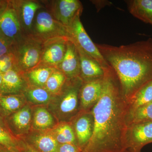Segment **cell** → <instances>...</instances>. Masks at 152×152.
I'll list each match as a JSON object with an SVG mask.
<instances>
[{"mask_svg":"<svg viewBox=\"0 0 152 152\" xmlns=\"http://www.w3.org/2000/svg\"><path fill=\"white\" fill-rule=\"evenodd\" d=\"M128 110L114 71L105 73L102 94L91 110L92 135L83 152H126Z\"/></svg>","mask_w":152,"mask_h":152,"instance_id":"1","label":"cell"},{"mask_svg":"<svg viewBox=\"0 0 152 152\" xmlns=\"http://www.w3.org/2000/svg\"><path fill=\"white\" fill-rule=\"evenodd\" d=\"M115 74L121 94L127 102L152 80V39L114 46L96 44Z\"/></svg>","mask_w":152,"mask_h":152,"instance_id":"2","label":"cell"},{"mask_svg":"<svg viewBox=\"0 0 152 152\" xmlns=\"http://www.w3.org/2000/svg\"><path fill=\"white\" fill-rule=\"evenodd\" d=\"M83 83L80 77L67 79L61 91L47 106L58 122L72 121L81 111L80 94Z\"/></svg>","mask_w":152,"mask_h":152,"instance_id":"3","label":"cell"},{"mask_svg":"<svg viewBox=\"0 0 152 152\" xmlns=\"http://www.w3.org/2000/svg\"><path fill=\"white\" fill-rule=\"evenodd\" d=\"M43 49V43L31 36H23L13 45L17 69L24 73L39 65Z\"/></svg>","mask_w":152,"mask_h":152,"instance_id":"4","label":"cell"},{"mask_svg":"<svg viewBox=\"0 0 152 152\" xmlns=\"http://www.w3.org/2000/svg\"><path fill=\"white\" fill-rule=\"evenodd\" d=\"M30 35L44 43L53 38L69 37V33L67 27L57 21L45 4L36 14Z\"/></svg>","mask_w":152,"mask_h":152,"instance_id":"5","label":"cell"},{"mask_svg":"<svg viewBox=\"0 0 152 152\" xmlns=\"http://www.w3.org/2000/svg\"><path fill=\"white\" fill-rule=\"evenodd\" d=\"M80 15L76 17L68 27L69 38L76 46L94 59L104 69L105 73L113 70L101 53L97 47L86 31L80 20Z\"/></svg>","mask_w":152,"mask_h":152,"instance_id":"6","label":"cell"},{"mask_svg":"<svg viewBox=\"0 0 152 152\" xmlns=\"http://www.w3.org/2000/svg\"><path fill=\"white\" fill-rule=\"evenodd\" d=\"M125 142L126 151L141 152L144 146L152 142V121L128 126Z\"/></svg>","mask_w":152,"mask_h":152,"instance_id":"7","label":"cell"},{"mask_svg":"<svg viewBox=\"0 0 152 152\" xmlns=\"http://www.w3.org/2000/svg\"><path fill=\"white\" fill-rule=\"evenodd\" d=\"M0 33L13 45L24 35L12 1H8L5 8L0 13Z\"/></svg>","mask_w":152,"mask_h":152,"instance_id":"8","label":"cell"},{"mask_svg":"<svg viewBox=\"0 0 152 152\" xmlns=\"http://www.w3.org/2000/svg\"><path fill=\"white\" fill-rule=\"evenodd\" d=\"M55 19L66 27L69 26L83 10L82 3L79 0H58L45 4Z\"/></svg>","mask_w":152,"mask_h":152,"instance_id":"9","label":"cell"},{"mask_svg":"<svg viewBox=\"0 0 152 152\" xmlns=\"http://www.w3.org/2000/svg\"><path fill=\"white\" fill-rule=\"evenodd\" d=\"M32 108L27 104L4 119L6 128L15 137H24L31 130Z\"/></svg>","mask_w":152,"mask_h":152,"instance_id":"10","label":"cell"},{"mask_svg":"<svg viewBox=\"0 0 152 152\" xmlns=\"http://www.w3.org/2000/svg\"><path fill=\"white\" fill-rule=\"evenodd\" d=\"M69 39L68 37H58L44 42L42 58L39 65L57 69L65 54Z\"/></svg>","mask_w":152,"mask_h":152,"instance_id":"11","label":"cell"},{"mask_svg":"<svg viewBox=\"0 0 152 152\" xmlns=\"http://www.w3.org/2000/svg\"><path fill=\"white\" fill-rule=\"evenodd\" d=\"M16 10L23 34L30 35L37 12L45 7L42 2L34 0L12 1Z\"/></svg>","mask_w":152,"mask_h":152,"instance_id":"12","label":"cell"},{"mask_svg":"<svg viewBox=\"0 0 152 152\" xmlns=\"http://www.w3.org/2000/svg\"><path fill=\"white\" fill-rule=\"evenodd\" d=\"M90 110L81 111L71 121L77 146L83 151L91 137L94 129V118Z\"/></svg>","mask_w":152,"mask_h":152,"instance_id":"13","label":"cell"},{"mask_svg":"<svg viewBox=\"0 0 152 152\" xmlns=\"http://www.w3.org/2000/svg\"><path fill=\"white\" fill-rule=\"evenodd\" d=\"M20 139L38 152H58L59 144L50 130H31Z\"/></svg>","mask_w":152,"mask_h":152,"instance_id":"14","label":"cell"},{"mask_svg":"<svg viewBox=\"0 0 152 152\" xmlns=\"http://www.w3.org/2000/svg\"><path fill=\"white\" fill-rule=\"evenodd\" d=\"M28 86L24 73L14 68L3 75L1 95H22Z\"/></svg>","mask_w":152,"mask_h":152,"instance_id":"15","label":"cell"},{"mask_svg":"<svg viewBox=\"0 0 152 152\" xmlns=\"http://www.w3.org/2000/svg\"><path fill=\"white\" fill-rule=\"evenodd\" d=\"M57 69L61 72L68 79L80 77V56L76 45L69 38L65 54Z\"/></svg>","mask_w":152,"mask_h":152,"instance_id":"16","label":"cell"},{"mask_svg":"<svg viewBox=\"0 0 152 152\" xmlns=\"http://www.w3.org/2000/svg\"><path fill=\"white\" fill-rule=\"evenodd\" d=\"M103 83L104 77L83 83L80 94L81 111L90 110L97 102L102 94Z\"/></svg>","mask_w":152,"mask_h":152,"instance_id":"17","label":"cell"},{"mask_svg":"<svg viewBox=\"0 0 152 152\" xmlns=\"http://www.w3.org/2000/svg\"><path fill=\"white\" fill-rule=\"evenodd\" d=\"M76 47L80 56V77L83 82L90 81L103 77L105 71L100 65L82 49L77 46Z\"/></svg>","mask_w":152,"mask_h":152,"instance_id":"18","label":"cell"},{"mask_svg":"<svg viewBox=\"0 0 152 152\" xmlns=\"http://www.w3.org/2000/svg\"><path fill=\"white\" fill-rule=\"evenodd\" d=\"M32 108L31 130H49L58 123L47 106H33Z\"/></svg>","mask_w":152,"mask_h":152,"instance_id":"19","label":"cell"},{"mask_svg":"<svg viewBox=\"0 0 152 152\" xmlns=\"http://www.w3.org/2000/svg\"><path fill=\"white\" fill-rule=\"evenodd\" d=\"M126 3L129 12L133 16L152 25V0H129Z\"/></svg>","mask_w":152,"mask_h":152,"instance_id":"20","label":"cell"},{"mask_svg":"<svg viewBox=\"0 0 152 152\" xmlns=\"http://www.w3.org/2000/svg\"><path fill=\"white\" fill-rule=\"evenodd\" d=\"M27 104L22 95H0V115L4 119Z\"/></svg>","mask_w":152,"mask_h":152,"instance_id":"21","label":"cell"},{"mask_svg":"<svg viewBox=\"0 0 152 152\" xmlns=\"http://www.w3.org/2000/svg\"><path fill=\"white\" fill-rule=\"evenodd\" d=\"M23 95L27 104L32 107L48 106L55 96L45 88L30 86L25 90Z\"/></svg>","mask_w":152,"mask_h":152,"instance_id":"22","label":"cell"},{"mask_svg":"<svg viewBox=\"0 0 152 152\" xmlns=\"http://www.w3.org/2000/svg\"><path fill=\"white\" fill-rule=\"evenodd\" d=\"M55 68L39 65L35 68L24 73L28 84L32 86L44 88Z\"/></svg>","mask_w":152,"mask_h":152,"instance_id":"23","label":"cell"},{"mask_svg":"<svg viewBox=\"0 0 152 152\" xmlns=\"http://www.w3.org/2000/svg\"><path fill=\"white\" fill-rule=\"evenodd\" d=\"M50 131L59 145L72 144L77 146L75 131L71 122H58Z\"/></svg>","mask_w":152,"mask_h":152,"instance_id":"24","label":"cell"},{"mask_svg":"<svg viewBox=\"0 0 152 152\" xmlns=\"http://www.w3.org/2000/svg\"><path fill=\"white\" fill-rule=\"evenodd\" d=\"M152 102V80L138 91L128 101L129 110H133Z\"/></svg>","mask_w":152,"mask_h":152,"instance_id":"25","label":"cell"},{"mask_svg":"<svg viewBox=\"0 0 152 152\" xmlns=\"http://www.w3.org/2000/svg\"><path fill=\"white\" fill-rule=\"evenodd\" d=\"M152 121V102L128 111L127 125Z\"/></svg>","mask_w":152,"mask_h":152,"instance_id":"26","label":"cell"},{"mask_svg":"<svg viewBox=\"0 0 152 152\" xmlns=\"http://www.w3.org/2000/svg\"><path fill=\"white\" fill-rule=\"evenodd\" d=\"M67 80L66 76L56 69L49 77L44 88L53 94H58L61 91Z\"/></svg>","mask_w":152,"mask_h":152,"instance_id":"27","label":"cell"},{"mask_svg":"<svg viewBox=\"0 0 152 152\" xmlns=\"http://www.w3.org/2000/svg\"><path fill=\"white\" fill-rule=\"evenodd\" d=\"M18 139L12 135L6 127L0 124V144L10 151L18 149Z\"/></svg>","mask_w":152,"mask_h":152,"instance_id":"28","label":"cell"},{"mask_svg":"<svg viewBox=\"0 0 152 152\" xmlns=\"http://www.w3.org/2000/svg\"><path fill=\"white\" fill-rule=\"evenodd\" d=\"M15 68H16V61L12 52L0 57V73L3 75Z\"/></svg>","mask_w":152,"mask_h":152,"instance_id":"29","label":"cell"},{"mask_svg":"<svg viewBox=\"0 0 152 152\" xmlns=\"http://www.w3.org/2000/svg\"><path fill=\"white\" fill-rule=\"evenodd\" d=\"M13 45L12 44L3 37L0 33V57L12 52Z\"/></svg>","mask_w":152,"mask_h":152,"instance_id":"30","label":"cell"},{"mask_svg":"<svg viewBox=\"0 0 152 152\" xmlns=\"http://www.w3.org/2000/svg\"><path fill=\"white\" fill-rule=\"evenodd\" d=\"M58 152H83L78 146L72 144L59 145Z\"/></svg>","mask_w":152,"mask_h":152,"instance_id":"31","label":"cell"},{"mask_svg":"<svg viewBox=\"0 0 152 152\" xmlns=\"http://www.w3.org/2000/svg\"><path fill=\"white\" fill-rule=\"evenodd\" d=\"M18 149L20 152H38L21 139H18Z\"/></svg>","mask_w":152,"mask_h":152,"instance_id":"32","label":"cell"},{"mask_svg":"<svg viewBox=\"0 0 152 152\" xmlns=\"http://www.w3.org/2000/svg\"><path fill=\"white\" fill-rule=\"evenodd\" d=\"M7 2L8 1H1L0 0V13L5 8L7 4Z\"/></svg>","mask_w":152,"mask_h":152,"instance_id":"33","label":"cell"},{"mask_svg":"<svg viewBox=\"0 0 152 152\" xmlns=\"http://www.w3.org/2000/svg\"><path fill=\"white\" fill-rule=\"evenodd\" d=\"M0 152H12L10 150L0 144Z\"/></svg>","mask_w":152,"mask_h":152,"instance_id":"34","label":"cell"},{"mask_svg":"<svg viewBox=\"0 0 152 152\" xmlns=\"http://www.w3.org/2000/svg\"><path fill=\"white\" fill-rule=\"evenodd\" d=\"M0 124L6 127L5 124L4 122V119L1 116V115H0Z\"/></svg>","mask_w":152,"mask_h":152,"instance_id":"35","label":"cell"},{"mask_svg":"<svg viewBox=\"0 0 152 152\" xmlns=\"http://www.w3.org/2000/svg\"><path fill=\"white\" fill-rule=\"evenodd\" d=\"M3 80V75L0 73V95H1V87L2 83Z\"/></svg>","mask_w":152,"mask_h":152,"instance_id":"36","label":"cell"},{"mask_svg":"<svg viewBox=\"0 0 152 152\" xmlns=\"http://www.w3.org/2000/svg\"><path fill=\"white\" fill-rule=\"evenodd\" d=\"M11 152H20V151H18V150L17 149H15L12 150L11 151Z\"/></svg>","mask_w":152,"mask_h":152,"instance_id":"37","label":"cell"},{"mask_svg":"<svg viewBox=\"0 0 152 152\" xmlns=\"http://www.w3.org/2000/svg\"><path fill=\"white\" fill-rule=\"evenodd\" d=\"M126 152H127V151H126Z\"/></svg>","mask_w":152,"mask_h":152,"instance_id":"38","label":"cell"}]
</instances>
